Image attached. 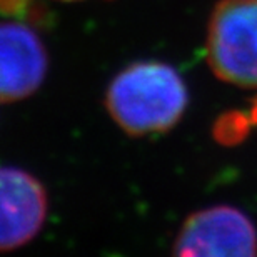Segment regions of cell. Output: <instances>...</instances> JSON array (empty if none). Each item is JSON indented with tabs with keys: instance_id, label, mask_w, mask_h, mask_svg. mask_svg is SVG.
Masks as SVG:
<instances>
[{
	"instance_id": "cell-1",
	"label": "cell",
	"mask_w": 257,
	"mask_h": 257,
	"mask_svg": "<svg viewBox=\"0 0 257 257\" xmlns=\"http://www.w3.org/2000/svg\"><path fill=\"white\" fill-rule=\"evenodd\" d=\"M187 87L172 65L142 60L120 70L105 94L112 120L128 136L166 132L181 120Z\"/></svg>"
},
{
	"instance_id": "cell-2",
	"label": "cell",
	"mask_w": 257,
	"mask_h": 257,
	"mask_svg": "<svg viewBox=\"0 0 257 257\" xmlns=\"http://www.w3.org/2000/svg\"><path fill=\"white\" fill-rule=\"evenodd\" d=\"M205 54L214 75L257 89V0H219L210 14Z\"/></svg>"
},
{
	"instance_id": "cell-3",
	"label": "cell",
	"mask_w": 257,
	"mask_h": 257,
	"mask_svg": "<svg viewBox=\"0 0 257 257\" xmlns=\"http://www.w3.org/2000/svg\"><path fill=\"white\" fill-rule=\"evenodd\" d=\"M174 254L184 257H247L257 254V229L230 205H212L191 214L182 224Z\"/></svg>"
},
{
	"instance_id": "cell-4",
	"label": "cell",
	"mask_w": 257,
	"mask_h": 257,
	"mask_svg": "<svg viewBox=\"0 0 257 257\" xmlns=\"http://www.w3.org/2000/svg\"><path fill=\"white\" fill-rule=\"evenodd\" d=\"M47 192L24 169L0 167V252L29 244L47 217Z\"/></svg>"
},
{
	"instance_id": "cell-5",
	"label": "cell",
	"mask_w": 257,
	"mask_h": 257,
	"mask_svg": "<svg viewBox=\"0 0 257 257\" xmlns=\"http://www.w3.org/2000/svg\"><path fill=\"white\" fill-rule=\"evenodd\" d=\"M47 50L32 29L0 22V104L27 99L47 74Z\"/></svg>"
},
{
	"instance_id": "cell-6",
	"label": "cell",
	"mask_w": 257,
	"mask_h": 257,
	"mask_svg": "<svg viewBox=\"0 0 257 257\" xmlns=\"http://www.w3.org/2000/svg\"><path fill=\"white\" fill-rule=\"evenodd\" d=\"M252 117H254V120H255V124H257V100H255V104L252 107Z\"/></svg>"
}]
</instances>
